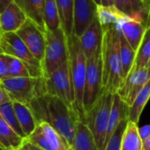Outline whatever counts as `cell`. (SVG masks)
I'll use <instances>...</instances> for the list:
<instances>
[{"instance_id": "41", "label": "cell", "mask_w": 150, "mask_h": 150, "mask_svg": "<svg viewBox=\"0 0 150 150\" xmlns=\"http://www.w3.org/2000/svg\"><path fill=\"white\" fill-rule=\"evenodd\" d=\"M142 1L144 2V4L146 5V7H147V9H148L149 5H150V0H142Z\"/></svg>"}, {"instance_id": "46", "label": "cell", "mask_w": 150, "mask_h": 150, "mask_svg": "<svg viewBox=\"0 0 150 150\" xmlns=\"http://www.w3.org/2000/svg\"><path fill=\"white\" fill-rule=\"evenodd\" d=\"M5 1H11V0H5Z\"/></svg>"}, {"instance_id": "3", "label": "cell", "mask_w": 150, "mask_h": 150, "mask_svg": "<svg viewBox=\"0 0 150 150\" xmlns=\"http://www.w3.org/2000/svg\"><path fill=\"white\" fill-rule=\"evenodd\" d=\"M68 47V64L75 96V110L81 121H84L83 95L87 74V57L81 48L80 38L73 33L66 37Z\"/></svg>"}, {"instance_id": "11", "label": "cell", "mask_w": 150, "mask_h": 150, "mask_svg": "<svg viewBox=\"0 0 150 150\" xmlns=\"http://www.w3.org/2000/svg\"><path fill=\"white\" fill-rule=\"evenodd\" d=\"M16 34L21 37L30 52L42 63L46 46L45 32L34 21L28 19Z\"/></svg>"}, {"instance_id": "24", "label": "cell", "mask_w": 150, "mask_h": 150, "mask_svg": "<svg viewBox=\"0 0 150 150\" xmlns=\"http://www.w3.org/2000/svg\"><path fill=\"white\" fill-rule=\"evenodd\" d=\"M118 33H119L120 57H121L122 68H123V77H122V84H123L124 81L126 80L128 74L133 68L135 57H136V51L131 47L129 42L126 41V39L124 37V35L119 30H118Z\"/></svg>"}, {"instance_id": "9", "label": "cell", "mask_w": 150, "mask_h": 150, "mask_svg": "<svg viewBox=\"0 0 150 150\" xmlns=\"http://www.w3.org/2000/svg\"><path fill=\"white\" fill-rule=\"evenodd\" d=\"M46 90L47 94L60 98L70 108L76 111L75 96L68 62L62 64L46 79Z\"/></svg>"}, {"instance_id": "25", "label": "cell", "mask_w": 150, "mask_h": 150, "mask_svg": "<svg viewBox=\"0 0 150 150\" xmlns=\"http://www.w3.org/2000/svg\"><path fill=\"white\" fill-rule=\"evenodd\" d=\"M150 98V80L136 96L133 103L128 108V120L138 125L140 115Z\"/></svg>"}, {"instance_id": "7", "label": "cell", "mask_w": 150, "mask_h": 150, "mask_svg": "<svg viewBox=\"0 0 150 150\" xmlns=\"http://www.w3.org/2000/svg\"><path fill=\"white\" fill-rule=\"evenodd\" d=\"M0 48L3 50L4 54L22 61L27 66L31 77H44L42 63L30 52L16 33H4L0 38Z\"/></svg>"}, {"instance_id": "39", "label": "cell", "mask_w": 150, "mask_h": 150, "mask_svg": "<svg viewBox=\"0 0 150 150\" xmlns=\"http://www.w3.org/2000/svg\"><path fill=\"white\" fill-rule=\"evenodd\" d=\"M150 25V5L148 7V13H147V19H146V26Z\"/></svg>"}, {"instance_id": "20", "label": "cell", "mask_w": 150, "mask_h": 150, "mask_svg": "<svg viewBox=\"0 0 150 150\" xmlns=\"http://www.w3.org/2000/svg\"><path fill=\"white\" fill-rule=\"evenodd\" d=\"M13 103L18 121L27 139L35 130L37 123L28 105L17 102H13Z\"/></svg>"}, {"instance_id": "16", "label": "cell", "mask_w": 150, "mask_h": 150, "mask_svg": "<svg viewBox=\"0 0 150 150\" xmlns=\"http://www.w3.org/2000/svg\"><path fill=\"white\" fill-rule=\"evenodd\" d=\"M128 106L126 103L120 98L118 94H114V100L111 106L108 125H107V132L106 139L104 144V149L114 132L117 130V126L120 125L122 121L125 119H128Z\"/></svg>"}, {"instance_id": "5", "label": "cell", "mask_w": 150, "mask_h": 150, "mask_svg": "<svg viewBox=\"0 0 150 150\" xmlns=\"http://www.w3.org/2000/svg\"><path fill=\"white\" fill-rule=\"evenodd\" d=\"M12 102L29 105L35 98L47 94L46 79L44 77L33 78H8L0 81Z\"/></svg>"}, {"instance_id": "2", "label": "cell", "mask_w": 150, "mask_h": 150, "mask_svg": "<svg viewBox=\"0 0 150 150\" xmlns=\"http://www.w3.org/2000/svg\"><path fill=\"white\" fill-rule=\"evenodd\" d=\"M103 29V86L106 91L117 94L122 85L123 77L119 33L116 25L105 26Z\"/></svg>"}, {"instance_id": "22", "label": "cell", "mask_w": 150, "mask_h": 150, "mask_svg": "<svg viewBox=\"0 0 150 150\" xmlns=\"http://www.w3.org/2000/svg\"><path fill=\"white\" fill-rule=\"evenodd\" d=\"M24 140L25 139L18 135L0 115V148L5 150L21 147Z\"/></svg>"}, {"instance_id": "38", "label": "cell", "mask_w": 150, "mask_h": 150, "mask_svg": "<svg viewBox=\"0 0 150 150\" xmlns=\"http://www.w3.org/2000/svg\"><path fill=\"white\" fill-rule=\"evenodd\" d=\"M101 3H102L101 6H114L113 5V0H101Z\"/></svg>"}, {"instance_id": "4", "label": "cell", "mask_w": 150, "mask_h": 150, "mask_svg": "<svg viewBox=\"0 0 150 150\" xmlns=\"http://www.w3.org/2000/svg\"><path fill=\"white\" fill-rule=\"evenodd\" d=\"M113 100L114 94L103 89L91 109L85 113L83 122L92 132L99 150H104L107 125Z\"/></svg>"}, {"instance_id": "42", "label": "cell", "mask_w": 150, "mask_h": 150, "mask_svg": "<svg viewBox=\"0 0 150 150\" xmlns=\"http://www.w3.org/2000/svg\"><path fill=\"white\" fill-rule=\"evenodd\" d=\"M94 1L96 2V4L97 6H101V5H102V3H101V0H94Z\"/></svg>"}, {"instance_id": "37", "label": "cell", "mask_w": 150, "mask_h": 150, "mask_svg": "<svg viewBox=\"0 0 150 150\" xmlns=\"http://www.w3.org/2000/svg\"><path fill=\"white\" fill-rule=\"evenodd\" d=\"M142 150H150V136L142 141Z\"/></svg>"}, {"instance_id": "14", "label": "cell", "mask_w": 150, "mask_h": 150, "mask_svg": "<svg viewBox=\"0 0 150 150\" xmlns=\"http://www.w3.org/2000/svg\"><path fill=\"white\" fill-rule=\"evenodd\" d=\"M28 20L26 14L13 1L1 9V28L4 33H16Z\"/></svg>"}, {"instance_id": "35", "label": "cell", "mask_w": 150, "mask_h": 150, "mask_svg": "<svg viewBox=\"0 0 150 150\" xmlns=\"http://www.w3.org/2000/svg\"><path fill=\"white\" fill-rule=\"evenodd\" d=\"M9 102H12L10 96H8L6 91L4 89V88L0 85V106Z\"/></svg>"}, {"instance_id": "17", "label": "cell", "mask_w": 150, "mask_h": 150, "mask_svg": "<svg viewBox=\"0 0 150 150\" xmlns=\"http://www.w3.org/2000/svg\"><path fill=\"white\" fill-rule=\"evenodd\" d=\"M113 5L128 17L146 24L148 9L142 0H113Z\"/></svg>"}, {"instance_id": "34", "label": "cell", "mask_w": 150, "mask_h": 150, "mask_svg": "<svg viewBox=\"0 0 150 150\" xmlns=\"http://www.w3.org/2000/svg\"><path fill=\"white\" fill-rule=\"evenodd\" d=\"M139 134L142 141H144L146 139H147L150 136V124L143 125L141 127H139Z\"/></svg>"}, {"instance_id": "29", "label": "cell", "mask_w": 150, "mask_h": 150, "mask_svg": "<svg viewBox=\"0 0 150 150\" xmlns=\"http://www.w3.org/2000/svg\"><path fill=\"white\" fill-rule=\"evenodd\" d=\"M150 59V25L146 26L145 34L136 51V57L133 67L143 68L147 65Z\"/></svg>"}, {"instance_id": "47", "label": "cell", "mask_w": 150, "mask_h": 150, "mask_svg": "<svg viewBox=\"0 0 150 150\" xmlns=\"http://www.w3.org/2000/svg\"><path fill=\"white\" fill-rule=\"evenodd\" d=\"M0 38H1V35H0Z\"/></svg>"}, {"instance_id": "12", "label": "cell", "mask_w": 150, "mask_h": 150, "mask_svg": "<svg viewBox=\"0 0 150 150\" xmlns=\"http://www.w3.org/2000/svg\"><path fill=\"white\" fill-rule=\"evenodd\" d=\"M97 5L94 0H74L73 34L81 37L97 18Z\"/></svg>"}, {"instance_id": "1", "label": "cell", "mask_w": 150, "mask_h": 150, "mask_svg": "<svg viewBox=\"0 0 150 150\" xmlns=\"http://www.w3.org/2000/svg\"><path fill=\"white\" fill-rule=\"evenodd\" d=\"M37 125L47 123L55 128L71 146L76 125L80 121L78 113L60 98L45 94L29 103Z\"/></svg>"}, {"instance_id": "27", "label": "cell", "mask_w": 150, "mask_h": 150, "mask_svg": "<svg viewBox=\"0 0 150 150\" xmlns=\"http://www.w3.org/2000/svg\"><path fill=\"white\" fill-rule=\"evenodd\" d=\"M126 18H128V16L120 12L114 6H97V20L99 21L102 27L109 25H117Z\"/></svg>"}, {"instance_id": "10", "label": "cell", "mask_w": 150, "mask_h": 150, "mask_svg": "<svg viewBox=\"0 0 150 150\" xmlns=\"http://www.w3.org/2000/svg\"><path fill=\"white\" fill-rule=\"evenodd\" d=\"M150 80V67L135 68L133 67L126 80L119 88L117 94L130 107L138 94Z\"/></svg>"}, {"instance_id": "6", "label": "cell", "mask_w": 150, "mask_h": 150, "mask_svg": "<svg viewBox=\"0 0 150 150\" xmlns=\"http://www.w3.org/2000/svg\"><path fill=\"white\" fill-rule=\"evenodd\" d=\"M46 46L44 57L42 62L43 76L45 79L62 64L68 62L67 39L62 28L55 31H45Z\"/></svg>"}, {"instance_id": "45", "label": "cell", "mask_w": 150, "mask_h": 150, "mask_svg": "<svg viewBox=\"0 0 150 150\" xmlns=\"http://www.w3.org/2000/svg\"><path fill=\"white\" fill-rule=\"evenodd\" d=\"M147 67H150V59H149V61H148V63H147V65H146Z\"/></svg>"}, {"instance_id": "32", "label": "cell", "mask_w": 150, "mask_h": 150, "mask_svg": "<svg viewBox=\"0 0 150 150\" xmlns=\"http://www.w3.org/2000/svg\"><path fill=\"white\" fill-rule=\"evenodd\" d=\"M128 119H125L120 123L117 126V130L114 132L113 135L111 136L110 139L109 140L108 144L105 146L104 150H121V142L123 139L124 132L127 126Z\"/></svg>"}, {"instance_id": "26", "label": "cell", "mask_w": 150, "mask_h": 150, "mask_svg": "<svg viewBox=\"0 0 150 150\" xmlns=\"http://www.w3.org/2000/svg\"><path fill=\"white\" fill-rule=\"evenodd\" d=\"M121 150H142V140L139 134L138 125L129 120L123 135Z\"/></svg>"}, {"instance_id": "13", "label": "cell", "mask_w": 150, "mask_h": 150, "mask_svg": "<svg viewBox=\"0 0 150 150\" xmlns=\"http://www.w3.org/2000/svg\"><path fill=\"white\" fill-rule=\"evenodd\" d=\"M103 29L99 21L96 20L80 37L81 48L87 58L93 57L102 50Z\"/></svg>"}, {"instance_id": "33", "label": "cell", "mask_w": 150, "mask_h": 150, "mask_svg": "<svg viewBox=\"0 0 150 150\" xmlns=\"http://www.w3.org/2000/svg\"><path fill=\"white\" fill-rule=\"evenodd\" d=\"M9 78V62L8 55H0V81Z\"/></svg>"}, {"instance_id": "21", "label": "cell", "mask_w": 150, "mask_h": 150, "mask_svg": "<svg viewBox=\"0 0 150 150\" xmlns=\"http://www.w3.org/2000/svg\"><path fill=\"white\" fill-rule=\"evenodd\" d=\"M58 9L61 28L67 36L73 33L74 0H56Z\"/></svg>"}, {"instance_id": "44", "label": "cell", "mask_w": 150, "mask_h": 150, "mask_svg": "<svg viewBox=\"0 0 150 150\" xmlns=\"http://www.w3.org/2000/svg\"><path fill=\"white\" fill-rule=\"evenodd\" d=\"M2 54H4V51L1 48H0V55H2Z\"/></svg>"}, {"instance_id": "36", "label": "cell", "mask_w": 150, "mask_h": 150, "mask_svg": "<svg viewBox=\"0 0 150 150\" xmlns=\"http://www.w3.org/2000/svg\"><path fill=\"white\" fill-rule=\"evenodd\" d=\"M20 149H21V150H43V149L40 148L39 146H37L32 144L31 142L28 141L26 139H25L23 144L21 146Z\"/></svg>"}, {"instance_id": "43", "label": "cell", "mask_w": 150, "mask_h": 150, "mask_svg": "<svg viewBox=\"0 0 150 150\" xmlns=\"http://www.w3.org/2000/svg\"><path fill=\"white\" fill-rule=\"evenodd\" d=\"M5 150H21L20 147H17V148H8V149H5Z\"/></svg>"}, {"instance_id": "23", "label": "cell", "mask_w": 150, "mask_h": 150, "mask_svg": "<svg viewBox=\"0 0 150 150\" xmlns=\"http://www.w3.org/2000/svg\"><path fill=\"white\" fill-rule=\"evenodd\" d=\"M39 127L44 136L45 141L50 150H69L70 145L67 140L50 125L47 123H40Z\"/></svg>"}, {"instance_id": "40", "label": "cell", "mask_w": 150, "mask_h": 150, "mask_svg": "<svg viewBox=\"0 0 150 150\" xmlns=\"http://www.w3.org/2000/svg\"><path fill=\"white\" fill-rule=\"evenodd\" d=\"M3 35L2 28H1V9H0V35Z\"/></svg>"}, {"instance_id": "31", "label": "cell", "mask_w": 150, "mask_h": 150, "mask_svg": "<svg viewBox=\"0 0 150 150\" xmlns=\"http://www.w3.org/2000/svg\"><path fill=\"white\" fill-rule=\"evenodd\" d=\"M9 62V78L31 77L25 64L20 59L8 55Z\"/></svg>"}, {"instance_id": "19", "label": "cell", "mask_w": 150, "mask_h": 150, "mask_svg": "<svg viewBox=\"0 0 150 150\" xmlns=\"http://www.w3.org/2000/svg\"><path fill=\"white\" fill-rule=\"evenodd\" d=\"M69 150H99L92 132L81 120L76 125L74 138Z\"/></svg>"}, {"instance_id": "30", "label": "cell", "mask_w": 150, "mask_h": 150, "mask_svg": "<svg viewBox=\"0 0 150 150\" xmlns=\"http://www.w3.org/2000/svg\"><path fill=\"white\" fill-rule=\"evenodd\" d=\"M0 115L2 116V117L6 120V122L15 131V132L18 135H20L23 139H26V136L18 121L13 102L6 103L0 106Z\"/></svg>"}, {"instance_id": "28", "label": "cell", "mask_w": 150, "mask_h": 150, "mask_svg": "<svg viewBox=\"0 0 150 150\" xmlns=\"http://www.w3.org/2000/svg\"><path fill=\"white\" fill-rule=\"evenodd\" d=\"M43 21L48 31H55L61 28L60 18L56 0H46L43 10Z\"/></svg>"}, {"instance_id": "8", "label": "cell", "mask_w": 150, "mask_h": 150, "mask_svg": "<svg viewBox=\"0 0 150 150\" xmlns=\"http://www.w3.org/2000/svg\"><path fill=\"white\" fill-rule=\"evenodd\" d=\"M103 89V57L101 50L93 57L87 58V74L83 95V108L85 113L91 109Z\"/></svg>"}, {"instance_id": "15", "label": "cell", "mask_w": 150, "mask_h": 150, "mask_svg": "<svg viewBox=\"0 0 150 150\" xmlns=\"http://www.w3.org/2000/svg\"><path fill=\"white\" fill-rule=\"evenodd\" d=\"M116 26L129 42L131 47L137 51L145 34L146 24L128 17Z\"/></svg>"}, {"instance_id": "18", "label": "cell", "mask_w": 150, "mask_h": 150, "mask_svg": "<svg viewBox=\"0 0 150 150\" xmlns=\"http://www.w3.org/2000/svg\"><path fill=\"white\" fill-rule=\"evenodd\" d=\"M23 11L27 18L34 21L42 30L46 31L43 21V10L46 0H13Z\"/></svg>"}]
</instances>
